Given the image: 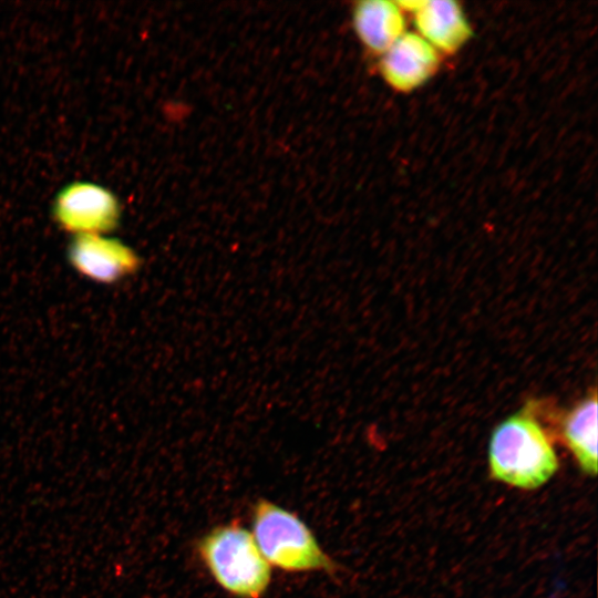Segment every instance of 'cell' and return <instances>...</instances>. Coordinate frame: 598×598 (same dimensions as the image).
<instances>
[{
    "label": "cell",
    "instance_id": "52a82bcc",
    "mask_svg": "<svg viewBox=\"0 0 598 598\" xmlns=\"http://www.w3.org/2000/svg\"><path fill=\"white\" fill-rule=\"evenodd\" d=\"M413 13L419 34L437 52L453 53L472 37L464 12L455 1H423Z\"/></svg>",
    "mask_w": 598,
    "mask_h": 598
},
{
    "label": "cell",
    "instance_id": "9c48e42d",
    "mask_svg": "<svg viewBox=\"0 0 598 598\" xmlns=\"http://www.w3.org/2000/svg\"><path fill=\"white\" fill-rule=\"evenodd\" d=\"M354 30L369 51L384 53L404 32L403 11L394 1L364 0L352 12Z\"/></svg>",
    "mask_w": 598,
    "mask_h": 598
},
{
    "label": "cell",
    "instance_id": "277c9868",
    "mask_svg": "<svg viewBox=\"0 0 598 598\" xmlns=\"http://www.w3.org/2000/svg\"><path fill=\"white\" fill-rule=\"evenodd\" d=\"M121 205L107 187L76 181L62 187L52 205L56 224L76 235L102 234L114 230L121 220Z\"/></svg>",
    "mask_w": 598,
    "mask_h": 598
},
{
    "label": "cell",
    "instance_id": "ba28073f",
    "mask_svg": "<svg viewBox=\"0 0 598 598\" xmlns=\"http://www.w3.org/2000/svg\"><path fill=\"white\" fill-rule=\"evenodd\" d=\"M560 436L582 473L597 474V391L592 389L560 419Z\"/></svg>",
    "mask_w": 598,
    "mask_h": 598
},
{
    "label": "cell",
    "instance_id": "5b68a950",
    "mask_svg": "<svg viewBox=\"0 0 598 598\" xmlns=\"http://www.w3.org/2000/svg\"><path fill=\"white\" fill-rule=\"evenodd\" d=\"M66 255L76 272L106 285L134 274L140 266L138 256L130 246L102 234L74 236Z\"/></svg>",
    "mask_w": 598,
    "mask_h": 598
},
{
    "label": "cell",
    "instance_id": "3957f363",
    "mask_svg": "<svg viewBox=\"0 0 598 598\" xmlns=\"http://www.w3.org/2000/svg\"><path fill=\"white\" fill-rule=\"evenodd\" d=\"M199 557L216 584L237 598H261L271 581V567L250 530L219 525L198 542Z\"/></svg>",
    "mask_w": 598,
    "mask_h": 598
},
{
    "label": "cell",
    "instance_id": "8992f818",
    "mask_svg": "<svg viewBox=\"0 0 598 598\" xmlns=\"http://www.w3.org/2000/svg\"><path fill=\"white\" fill-rule=\"evenodd\" d=\"M439 52L419 33L404 32L384 53L380 70L384 80L401 92L412 91L437 70Z\"/></svg>",
    "mask_w": 598,
    "mask_h": 598
},
{
    "label": "cell",
    "instance_id": "7a4b0ae2",
    "mask_svg": "<svg viewBox=\"0 0 598 598\" xmlns=\"http://www.w3.org/2000/svg\"><path fill=\"white\" fill-rule=\"evenodd\" d=\"M252 537L270 567L289 573H333L337 566L308 525L293 512L266 498L251 513Z\"/></svg>",
    "mask_w": 598,
    "mask_h": 598
},
{
    "label": "cell",
    "instance_id": "6da1fadb",
    "mask_svg": "<svg viewBox=\"0 0 598 598\" xmlns=\"http://www.w3.org/2000/svg\"><path fill=\"white\" fill-rule=\"evenodd\" d=\"M536 406V402L528 401L493 429L487 448L493 480L516 488L535 489L556 474L558 456Z\"/></svg>",
    "mask_w": 598,
    "mask_h": 598
}]
</instances>
